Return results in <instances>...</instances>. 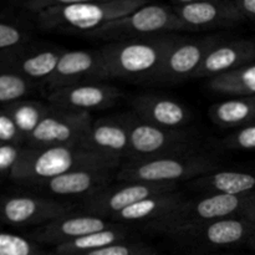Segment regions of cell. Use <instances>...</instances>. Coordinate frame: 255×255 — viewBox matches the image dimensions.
I'll use <instances>...</instances> for the list:
<instances>
[{
	"label": "cell",
	"mask_w": 255,
	"mask_h": 255,
	"mask_svg": "<svg viewBox=\"0 0 255 255\" xmlns=\"http://www.w3.org/2000/svg\"><path fill=\"white\" fill-rule=\"evenodd\" d=\"M82 146L117 159L129 158V132L124 115L104 117L92 122Z\"/></svg>",
	"instance_id": "cell-21"
},
{
	"label": "cell",
	"mask_w": 255,
	"mask_h": 255,
	"mask_svg": "<svg viewBox=\"0 0 255 255\" xmlns=\"http://www.w3.org/2000/svg\"><path fill=\"white\" fill-rule=\"evenodd\" d=\"M169 5L183 31L224 29L243 22L232 0H178Z\"/></svg>",
	"instance_id": "cell-13"
},
{
	"label": "cell",
	"mask_w": 255,
	"mask_h": 255,
	"mask_svg": "<svg viewBox=\"0 0 255 255\" xmlns=\"http://www.w3.org/2000/svg\"><path fill=\"white\" fill-rule=\"evenodd\" d=\"M253 203H255V193L244 196L203 194L192 201L184 199L166 219L159 222L152 229L176 238L202 224L242 216Z\"/></svg>",
	"instance_id": "cell-5"
},
{
	"label": "cell",
	"mask_w": 255,
	"mask_h": 255,
	"mask_svg": "<svg viewBox=\"0 0 255 255\" xmlns=\"http://www.w3.org/2000/svg\"><path fill=\"white\" fill-rule=\"evenodd\" d=\"M211 121L222 128H241L255 121V96L231 97L208 110Z\"/></svg>",
	"instance_id": "cell-24"
},
{
	"label": "cell",
	"mask_w": 255,
	"mask_h": 255,
	"mask_svg": "<svg viewBox=\"0 0 255 255\" xmlns=\"http://www.w3.org/2000/svg\"><path fill=\"white\" fill-rule=\"evenodd\" d=\"M1 107L9 114L17 129L25 137V142L51 109L49 104L29 99L10 102Z\"/></svg>",
	"instance_id": "cell-27"
},
{
	"label": "cell",
	"mask_w": 255,
	"mask_h": 255,
	"mask_svg": "<svg viewBox=\"0 0 255 255\" xmlns=\"http://www.w3.org/2000/svg\"><path fill=\"white\" fill-rule=\"evenodd\" d=\"M37 255H60V254L56 253V252H44L42 251L41 253H39Z\"/></svg>",
	"instance_id": "cell-38"
},
{
	"label": "cell",
	"mask_w": 255,
	"mask_h": 255,
	"mask_svg": "<svg viewBox=\"0 0 255 255\" xmlns=\"http://www.w3.org/2000/svg\"><path fill=\"white\" fill-rule=\"evenodd\" d=\"M222 40L218 35L201 37L178 36L167 54L157 81L177 84L192 79L203 64L207 55Z\"/></svg>",
	"instance_id": "cell-14"
},
{
	"label": "cell",
	"mask_w": 255,
	"mask_h": 255,
	"mask_svg": "<svg viewBox=\"0 0 255 255\" xmlns=\"http://www.w3.org/2000/svg\"><path fill=\"white\" fill-rule=\"evenodd\" d=\"M177 31H183V26L171 5L147 4L126 16L84 35V37L116 42Z\"/></svg>",
	"instance_id": "cell-7"
},
{
	"label": "cell",
	"mask_w": 255,
	"mask_h": 255,
	"mask_svg": "<svg viewBox=\"0 0 255 255\" xmlns=\"http://www.w3.org/2000/svg\"><path fill=\"white\" fill-rule=\"evenodd\" d=\"M74 213L67 202L32 194L0 197V224L10 227H41L57 218Z\"/></svg>",
	"instance_id": "cell-10"
},
{
	"label": "cell",
	"mask_w": 255,
	"mask_h": 255,
	"mask_svg": "<svg viewBox=\"0 0 255 255\" xmlns=\"http://www.w3.org/2000/svg\"><path fill=\"white\" fill-rule=\"evenodd\" d=\"M36 86L37 84L0 67V105L1 106L26 99L35 91Z\"/></svg>",
	"instance_id": "cell-28"
},
{
	"label": "cell",
	"mask_w": 255,
	"mask_h": 255,
	"mask_svg": "<svg viewBox=\"0 0 255 255\" xmlns=\"http://www.w3.org/2000/svg\"><path fill=\"white\" fill-rule=\"evenodd\" d=\"M121 97L116 86L102 81L62 87L47 94V104L75 112L100 111L114 106Z\"/></svg>",
	"instance_id": "cell-16"
},
{
	"label": "cell",
	"mask_w": 255,
	"mask_h": 255,
	"mask_svg": "<svg viewBox=\"0 0 255 255\" xmlns=\"http://www.w3.org/2000/svg\"><path fill=\"white\" fill-rule=\"evenodd\" d=\"M183 194L178 191L173 193L157 194V196L149 197L143 199L128 208L124 209L112 217L111 221L120 224H144L149 228L166 219L182 202L184 201Z\"/></svg>",
	"instance_id": "cell-22"
},
{
	"label": "cell",
	"mask_w": 255,
	"mask_h": 255,
	"mask_svg": "<svg viewBox=\"0 0 255 255\" xmlns=\"http://www.w3.org/2000/svg\"><path fill=\"white\" fill-rule=\"evenodd\" d=\"M243 21L255 22V0H232Z\"/></svg>",
	"instance_id": "cell-35"
},
{
	"label": "cell",
	"mask_w": 255,
	"mask_h": 255,
	"mask_svg": "<svg viewBox=\"0 0 255 255\" xmlns=\"http://www.w3.org/2000/svg\"><path fill=\"white\" fill-rule=\"evenodd\" d=\"M104 80V60L100 49L65 50L45 86L51 92L62 87Z\"/></svg>",
	"instance_id": "cell-15"
},
{
	"label": "cell",
	"mask_w": 255,
	"mask_h": 255,
	"mask_svg": "<svg viewBox=\"0 0 255 255\" xmlns=\"http://www.w3.org/2000/svg\"><path fill=\"white\" fill-rule=\"evenodd\" d=\"M7 11H5V10H0V15H2V14H6Z\"/></svg>",
	"instance_id": "cell-39"
},
{
	"label": "cell",
	"mask_w": 255,
	"mask_h": 255,
	"mask_svg": "<svg viewBox=\"0 0 255 255\" xmlns=\"http://www.w3.org/2000/svg\"><path fill=\"white\" fill-rule=\"evenodd\" d=\"M221 144L234 151H255V121L224 137Z\"/></svg>",
	"instance_id": "cell-31"
},
{
	"label": "cell",
	"mask_w": 255,
	"mask_h": 255,
	"mask_svg": "<svg viewBox=\"0 0 255 255\" xmlns=\"http://www.w3.org/2000/svg\"><path fill=\"white\" fill-rule=\"evenodd\" d=\"M177 192L174 183H143V182H122L116 186H107L95 192L82 201L84 214L101 217L111 221L112 217L124 209L157 194Z\"/></svg>",
	"instance_id": "cell-8"
},
{
	"label": "cell",
	"mask_w": 255,
	"mask_h": 255,
	"mask_svg": "<svg viewBox=\"0 0 255 255\" xmlns=\"http://www.w3.org/2000/svg\"><path fill=\"white\" fill-rule=\"evenodd\" d=\"M119 224L91 214L71 213L41 227H37L27 237L37 244H49V246H55L56 248L90 233L115 228Z\"/></svg>",
	"instance_id": "cell-17"
},
{
	"label": "cell",
	"mask_w": 255,
	"mask_h": 255,
	"mask_svg": "<svg viewBox=\"0 0 255 255\" xmlns=\"http://www.w3.org/2000/svg\"><path fill=\"white\" fill-rule=\"evenodd\" d=\"M31 41V30L20 19L11 15H0V52Z\"/></svg>",
	"instance_id": "cell-29"
},
{
	"label": "cell",
	"mask_w": 255,
	"mask_h": 255,
	"mask_svg": "<svg viewBox=\"0 0 255 255\" xmlns=\"http://www.w3.org/2000/svg\"><path fill=\"white\" fill-rule=\"evenodd\" d=\"M147 4L146 0H60L57 5L32 16V20L45 31L84 36Z\"/></svg>",
	"instance_id": "cell-3"
},
{
	"label": "cell",
	"mask_w": 255,
	"mask_h": 255,
	"mask_svg": "<svg viewBox=\"0 0 255 255\" xmlns=\"http://www.w3.org/2000/svg\"><path fill=\"white\" fill-rule=\"evenodd\" d=\"M255 234V226L243 216L229 217L202 224L176 237L174 241L197 249L216 251L247 244Z\"/></svg>",
	"instance_id": "cell-11"
},
{
	"label": "cell",
	"mask_w": 255,
	"mask_h": 255,
	"mask_svg": "<svg viewBox=\"0 0 255 255\" xmlns=\"http://www.w3.org/2000/svg\"><path fill=\"white\" fill-rule=\"evenodd\" d=\"M0 143L25 146V137L2 107H0Z\"/></svg>",
	"instance_id": "cell-34"
},
{
	"label": "cell",
	"mask_w": 255,
	"mask_h": 255,
	"mask_svg": "<svg viewBox=\"0 0 255 255\" xmlns=\"http://www.w3.org/2000/svg\"><path fill=\"white\" fill-rule=\"evenodd\" d=\"M124 115L129 132V158H157L198 153V138L186 129H169L139 120L133 112Z\"/></svg>",
	"instance_id": "cell-6"
},
{
	"label": "cell",
	"mask_w": 255,
	"mask_h": 255,
	"mask_svg": "<svg viewBox=\"0 0 255 255\" xmlns=\"http://www.w3.org/2000/svg\"><path fill=\"white\" fill-rule=\"evenodd\" d=\"M127 241H129V232L127 231L126 226L119 224L115 228L90 233L70 243L56 247L55 252L60 255H85L106 248L112 244L124 243Z\"/></svg>",
	"instance_id": "cell-25"
},
{
	"label": "cell",
	"mask_w": 255,
	"mask_h": 255,
	"mask_svg": "<svg viewBox=\"0 0 255 255\" xmlns=\"http://www.w3.org/2000/svg\"><path fill=\"white\" fill-rule=\"evenodd\" d=\"M242 216L246 217V218L248 219V221H251L252 223H253L254 226H255V203L252 204L251 207H248V208H247L246 211H244V213L242 214Z\"/></svg>",
	"instance_id": "cell-36"
},
{
	"label": "cell",
	"mask_w": 255,
	"mask_h": 255,
	"mask_svg": "<svg viewBox=\"0 0 255 255\" xmlns=\"http://www.w3.org/2000/svg\"><path fill=\"white\" fill-rule=\"evenodd\" d=\"M247 246H248L251 249H253V251L255 252V234L252 236V238L249 239L248 243H247Z\"/></svg>",
	"instance_id": "cell-37"
},
{
	"label": "cell",
	"mask_w": 255,
	"mask_h": 255,
	"mask_svg": "<svg viewBox=\"0 0 255 255\" xmlns=\"http://www.w3.org/2000/svg\"><path fill=\"white\" fill-rule=\"evenodd\" d=\"M25 146L0 143V179L10 178L12 169L19 162Z\"/></svg>",
	"instance_id": "cell-33"
},
{
	"label": "cell",
	"mask_w": 255,
	"mask_h": 255,
	"mask_svg": "<svg viewBox=\"0 0 255 255\" xmlns=\"http://www.w3.org/2000/svg\"><path fill=\"white\" fill-rule=\"evenodd\" d=\"M65 50L50 45L27 44L0 52V67L6 69L34 84L44 82L54 74Z\"/></svg>",
	"instance_id": "cell-12"
},
{
	"label": "cell",
	"mask_w": 255,
	"mask_h": 255,
	"mask_svg": "<svg viewBox=\"0 0 255 255\" xmlns=\"http://www.w3.org/2000/svg\"><path fill=\"white\" fill-rule=\"evenodd\" d=\"M217 167L216 158L199 152L182 156L127 159L117 171L116 178L121 182L177 184L179 181H192L214 172Z\"/></svg>",
	"instance_id": "cell-4"
},
{
	"label": "cell",
	"mask_w": 255,
	"mask_h": 255,
	"mask_svg": "<svg viewBox=\"0 0 255 255\" xmlns=\"http://www.w3.org/2000/svg\"><path fill=\"white\" fill-rule=\"evenodd\" d=\"M229 255H237V254H229Z\"/></svg>",
	"instance_id": "cell-40"
},
{
	"label": "cell",
	"mask_w": 255,
	"mask_h": 255,
	"mask_svg": "<svg viewBox=\"0 0 255 255\" xmlns=\"http://www.w3.org/2000/svg\"><path fill=\"white\" fill-rule=\"evenodd\" d=\"M51 106V105H50ZM91 115L51 106L35 131L26 138L30 148L81 144L92 125Z\"/></svg>",
	"instance_id": "cell-9"
},
{
	"label": "cell",
	"mask_w": 255,
	"mask_h": 255,
	"mask_svg": "<svg viewBox=\"0 0 255 255\" xmlns=\"http://www.w3.org/2000/svg\"><path fill=\"white\" fill-rule=\"evenodd\" d=\"M207 87L232 97L255 96V62L208 79Z\"/></svg>",
	"instance_id": "cell-26"
},
{
	"label": "cell",
	"mask_w": 255,
	"mask_h": 255,
	"mask_svg": "<svg viewBox=\"0 0 255 255\" xmlns=\"http://www.w3.org/2000/svg\"><path fill=\"white\" fill-rule=\"evenodd\" d=\"M174 34L109 42L100 47L105 80L157 81L167 54L177 41Z\"/></svg>",
	"instance_id": "cell-2"
},
{
	"label": "cell",
	"mask_w": 255,
	"mask_h": 255,
	"mask_svg": "<svg viewBox=\"0 0 255 255\" xmlns=\"http://www.w3.org/2000/svg\"><path fill=\"white\" fill-rule=\"evenodd\" d=\"M115 169L82 168L35 186L40 192L57 197H86L110 186Z\"/></svg>",
	"instance_id": "cell-20"
},
{
	"label": "cell",
	"mask_w": 255,
	"mask_h": 255,
	"mask_svg": "<svg viewBox=\"0 0 255 255\" xmlns=\"http://www.w3.org/2000/svg\"><path fill=\"white\" fill-rule=\"evenodd\" d=\"M189 187L203 194H252L255 193V171H214L192 179Z\"/></svg>",
	"instance_id": "cell-23"
},
{
	"label": "cell",
	"mask_w": 255,
	"mask_h": 255,
	"mask_svg": "<svg viewBox=\"0 0 255 255\" xmlns=\"http://www.w3.org/2000/svg\"><path fill=\"white\" fill-rule=\"evenodd\" d=\"M255 62L254 39H222L211 50L192 79H212Z\"/></svg>",
	"instance_id": "cell-19"
},
{
	"label": "cell",
	"mask_w": 255,
	"mask_h": 255,
	"mask_svg": "<svg viewBox=\"0 0 255 255\" xmlns=\"http://www.w3.org/2000/svg\"><path fill=\"white\" fill-rule=\"evenodd\" d=\"M121 159L95 152L81 144L30 148L25 146L10 178L22 186H35L82 168L119 169Z\"/></svg>",
	"instance_id": "cell-1"
},
{
	"label": "cell",
	"mask_w": 255,
	"mask_h": 255,
	"mask_svg": "<svg viewBox=\"0 0 255 255\" xmlns=\"http://www.w3.org/2000/svg\"><path fill=\"white\" fill-rule=\"evenodd\" d=\"M85 255H158V253L152 247L142 242L127 241L124 243L112 244L106 248Z\"/></svg>",
	"instance_id": "cell-32"
},
{
	"label": "cell",
	"mask_w": 255,
	"mask_h": 255,
	"mask_svg": "<svg viewBox=\"0 0 255 255\" xmlns=\"http://www.w3.org/2000/svg\"><path fill=\"white\" fill-rule=\"evenodd\" d=\"M132 112L143 122L169 129H182L192 119L191 111L177 100L143 94L131 100Z\"/></svg>",
	"instance_id": "cell-18"
},
{
	"label": "cell",
	"mask_w": 255,
	"mask_h": 255,
	"mask_svg": "<svg viewBox=\"0 0 255 255\" xmlns=\"http://www.w3.org/2000/svg\"><path fill=\"white\" fill-rule=\"evenodd\" d=\"M42 249L29 237L0 231V255H37Z\"/></svg>",
	"instance_id": "cell-30"
}]
</instances>
